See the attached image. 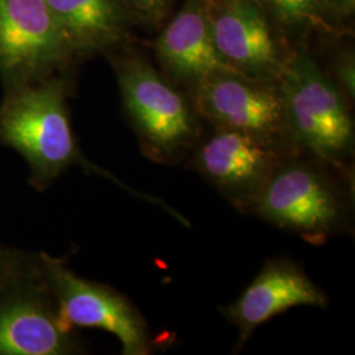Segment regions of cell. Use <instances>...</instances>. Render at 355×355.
<instances>
[{"label":"cell","instance_id":"obj_13","mask_svg":"<svg viewBox=\"0 0 355 355\" xmlns=\"http://www.w3.org/2000/svg\"><path fill=\"white\" fill-rule=\"evenodd\" d=\"M71 53H89L116 42L124 29L123 0H46Z\"/></svg>","mask_w":355,"mask_h":355},{"label":"cell","instance_id":"obj_10","mask_svg":"<svg viewBox=\"0 0 355 355\" xmlns=\"http://www.w3.org/2000/svg\"><path fill=\"white\" fill-rule=\"evenodd\" d=\"M209 21L216 49L234 71L253 79H278L286 61L258 1L221 0L209 6Z\"/></svg>","mask_w":355,"mask_h":355},{"label":"cell","instance_id":"obj_6","mask_svg":"<svg viewBox=\"0 0 355 355\" xmlns=\"http://www.w3.org/2000/svg\"><path fill=\"white\" fill-rule=\"evenodd\" d=\"M199 112L223 129L249 135L292 152L279 85L237 71H218L195 85Z\"/></svg>","mask_w":355,"mask_h":355},{"label":"cell","instance_id":"obj_15","mask_svg":"<svg viewBox=\"0 0 355 355\" xmlns=\"http://www.w3.org/2000/svg\"><path fill=\"white\" fill-rule=\"evenodd\" d=\"M36 262L37 258L32 261L21 254L0 246V290L21 274L29 271Z\"/></svg>","mask_w":355,"mask_h":355},{"label":"cell","instance_id":"obj_1","mask_svg":"<svg viewBox=\"0 0 355 355\" xmlns=\"http://www.w3.org/2000/svg\"><path fill=\"white\" fill-rule=\"evenodd\" d=\"M0 141L26 159L31 184L37 190L46 189L74 165L104 174L86 161L76 145L61 79L42 78L11 86L0 107Z\"/></svg>","mask_w":355,"mask_h":355},{"label":"cell","instance_id":"obj_9","mask_svg":"<svg viewBox=\"0 0 355 355\" xmlns=\"http://www.w3.org/2000/svg\"><path fill=\"white\" fill-rule=\"evenodd\" d=\"M279 146L218 128L193 157L195 168L240 208L252 209L258 193L283 158Z\"/></svg>","mask_w":355,"mask_h":355},{"label":"cell","instance_id":"obj_7","mask_svg":"<svg viewBox=\"0 0 355 355\" xmlns=\"http://www.w3.org/2000/svg\"><path fill=\"white\" fill-rule=\"evenodd\" d=\"M80 350L60 318L40 262L0 290V355H66Z\"/></svg>","mask_w":355,"mask_h":355},{"label":"cell","instance_id":"obj_5","mask_svg":"<svg viewBox=\"0 0 355 355\" xmlns=\"http://www.w3.org/2000/svg\"><path fill=\"white\" fill-rule=\"evenodd\" d=\"M117 79L125 110L149 155L166 161L187 149L195 135V123L177 89L141 58L120 61Z\"/></svg>","mask_w":355,"mask_h":355},{"label":"cell","instance_id":"obj_11","mask_svg":"<svg viewBox=\"0 0 355 355\" xmlns=\"http://www.w3.org/2000/svg\"><path fill=\"white\" fill-rule=\"evenodd\" d=\"M327 296L304 271L288 259L267 262L241 296L224 309L240 329L243 343L259 325L299 305L327 306Z\"/></svg>","mask_w":355,"mask_h":355},{"label":"cell","instance_id":"obj_14","mask_svg":"<svg viewBox=\"0 0 355 355\" xmlns=\"http://www.w3.org/2000/svg\"><path fill=\"white\" fill-rule=\"evenodd\" d=\"M267 7L287 26H304L318 20L325 0H265Z\"/></svg>","mask_w":355,"mask_h":355},{"label":"cell","instance_id":"obj_18","mask_svg":"<svg viewBox=\"0 0 355 355\" xmlns=\"http://www.w3.org/2000/svg\"><path fill=\"white\" fill-rule=\"evenodd\" d=\"M325 3L337 12L349 15L354 11L355 0H325Z\"/></svg>","mask_w":355,"mask_h":355},{"label":"cell","instance_id":"obj_12","mask_svg":"<svg viewBox=\"0 0 355 355\" xmlns=\"http://www.w3.org/2000/svg\"><path fill=\"white\" fill-rule=\"evenodd\" d=\"M157 54L174 76L196 85L218 71H234L218 54L205 0H187L157 40Z\"/></svg>","mask_w":355,"mask_h":355},{"label":"cell","instance_id":"obj_4","mask_svg":"<svg viewBox=\"0 0 355 355\" xmlns=\"http://www.w3.org/2000/svg\"><path fill=\"white\" fill-rule=\"evenodd\" d=\"M38 262L60 318L69 328L110 331L121 343L123 354L150 353L146 321L127 297L107 286L76 275L61 259L42 254Z\"/></svg>","mask_w":355,"mask_h":355},{"label":"cell","instance_id":"obj_17","mask_svg":"<svg viewBox=\"0 0 355 355\" xmlns=\"http://www.w3.org/2000/svg\"><path fill=\"white\" fill-rule=\"evenodd\" d=\"M336 76L338 79V87L349 99H354L355 95V61L354 54L347 53L340 58L336 64Z\"/></svg>","mask_w":355,"mask_h":355},{"label":"cell","instance_id":"obj_3","mask_svg":"<svg viewBox=\"0 0 355 355\" xmlns=\"http://www.w3.org/2000/svg\"><path fill=\"white\" fill-rule=\"evenodd\" d=\"M316 161L283 158L252 211L304 241L321 245L346 224L349 209L337 180Z\"/></svg>","mask_w":355,"mask_h":355},{"label":"cell","instance_id":"obj_8","mask_svg":"<svg viewBox=\"0 0 355 355\" xmlns=\"http://www.w3.org/2000/svg\"><path fill=\"white\" fill-rule=\"evenodd\" d=\"M70 54L46 0H0V71L12 85L45 78Z\"/></svg>","mask_w":355,"mask_h":355},{"label":"cell","instance_id":"obj_16","mask_svg":"<svg viewBox=\"0 0 355 355\" xmlns=\"http://www.w3.org/2000/svg\"><path fill=\"white\" fill-rule=\"evenodd\" d=\"M171 0H123L127 10L137 13L142 19L155 23L164 19Z\"/></svg>","mask_w":355,"mask_h":355},{"label":"cell","instance_id":"obj_2","mask_svg":"<svg viewBox=\"0 0 355 355\" xmlns=\"http://www.w3.org/2000/svg\"><path fill=\"white\" fill-rule=\"evenodd\" d=\"M277 80L292 150L343 170L354 150V124L337 83L305 51L292 54Z\"/></svg>","mask_w":355,"mask_h":355}]
</instances>
